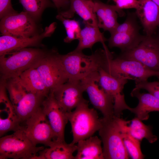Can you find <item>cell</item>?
<instances>
[{
  "label": "cell",
  "mask_w": 159,
  "mask_h": 159,
  "mask_svg": "<svg viewBox=\"0 0 159 159\" xmlns=\"http://www.w3.org/2000/svg\"><path fill=\"white\" fill-rule=\"evenodd\" d=\"M113 57L108 49H99L91 55L74 50L64 55L60 54L61 63L69 80H80L93 72L98 71L105 61Z\"/></svg>",
  "instance_id": "obj_1"
},
{
  "label": "cell",
  "mask_w": 159,
  "mask_h": 159,
  "mask_svg": "<svg viewBox=\"0 0 159 159\" xmlns=\"http://www.w3.org/2000/svg\"><path fill=\"white\" fill-rule=\"evenodd\" d=\"M126 120L115 115L102 118L99 135L103 143V152L105 159H127L129 155L123 142Z\"/></svg>",
  "instance_id": "obj_2"
},
{
  "label": "cell",
  "mask_w": 159,
  "mask_h": 159,
  "mask_svg": "<svg viewBox=\"0 0 159 159\" xmlns=\"http://www.w3.org/2000/svg\"><path fill=\"white\" fill-rule=\"evenodd\" d=\"M47 53L41 49L28 47L0 56L2 79L18 77L26 70L35 68Z\"/></svg>",
  "instance_id": "obj_3"
},
{
  "label": "cell",
  "mask_w": 159,
  "mask_h": 159,
  "mask_svg": "<svg viewBox=\"0 0 159 159\" xmlns=\"http://www.w3.org/2000/svg\"><path fill=\"white\" fill-rule=\"evenodd\" d=\"M67 115L71 125L73 136L71 143L73 144L92 136L102 126V119L94 108L89 107L88 101L85 99Z\"/></svg>",
  "instance_id": "obj_4"
},
{
  "label": "cell",
  "mask_w": 159,
  "mask_h": 159,
  "mask_svg": "<svg viewBox=\"0 0 159 159\" xmlns=\"http://www.w3.org/2000/svg\"><path fill=\"white\" fill-rule=\"evenodd\" d=\"M44 146H37L20 129L0 139V159H34Z\"/></svg>",
  "instance_id": "obj_5"
},
{
  "label": "cell",
  "mask_w": 159,
  "mask_h": 159,
  "mask_svg": "<svg viewBox=\"0 0 159 159\" xmlns=\"http://www.w3.org/2000/svg\"><path fill=\"white\" fill-rule=\"evenodd\" d=\"M102 68L113 76H124L135 82L147 80L153 76L159 77V72L151 70L136 60L120 57L108 58Z\"/></svg>",
  "instance_id": "obj_6"
},
{
  "label": "cell",
  "mask_w": 159,
  "mask_h": 159,
  "mask_svg": "<svg viewBox=\"0 0 159 159\" xmlns=\"http://www.w3.org/2000/svg\"><path fill=\"white\" fill-rule=\"evenodd\" d=\"M100 78L99 73L98 71H96L89 74L80 81L94 107L101 112L103 118L111 117L114 115V100L102 87Z\"/></svg>",
  "instance_id": "obj_7"
},
{
  "label": "cell",
  "mask_w": 159,
  "mask_h": 159,
  "mask_svg": "<svg viewBox=\"0 0 159 159\" xmlns=\"http://www.w3.org/2000/svg\"><path fill=\"white\" fill-rule=\"evenodd\" d=\"M36 21L27 12L15 11L1 19L2 35L18 38L30 37L38 34Z\"/></svg>",
  "instance_id": "obj_8"
},
{
  "label": "cell",
  "mask_w": 159,
  "mask_h": 159,
  "mask_svg": "<svg viewBox=\"0 0 159 159\" xmlns=\"http://www.w3.org/2000/svg\"><path fill=\"white\" fill-rule=\"evenodd\" d=\"M34 68L50 92L68 80L61 63L60 54L55 51L47 53Z\"/></svg>",
  "instance_id": "obj_9"
},
{
  "label": "cell",
  "mask_w": 159,
  "mask_h": 159,
  "mask_svg": "<svg viewBox=\"0 0 159 159\" xmlns=\"http://www.w3.org/2000/svg\"><path fill=\"white\" fill-rule=\"evenodd\" d=\"M22 130L35 145L49 147L55 140L54 135L42 107L23 124Z\"/></svg>",
  "instance_id": "obj_10"
},
{
  "label": "cell",
  "mask_w": 159,
  "mask_h": 159,
  "mask_svg": "<svg viewBox=\"0 0 159 159\" xmlns=\"http://www.w3.org/2000/svg\"><path fill=\"white\" fill-rule=\"evenodd\" d=\"M120 57L136 60L151 70L159 72V41L146 35L138 46L123 52Z\"/></svg>",
  "instance_id": "obj_11"
},
{
  "label": "cell",
  "mask_w": 159,
  "mask_h": 159,
  "mask_svg": "<svg viewBox=\"0 0 159 159\" xmlns=\"http://www.w3.org/2000/svg\"><path fill=\"white\" fill-rule=\"evenodd\" d=\"M100 81L103 89L112 98L114 101V114L120 117L125 110L130 111L131 107L126 103L123 90L129 78L124 76L115 77L106 72L102 68L98 70Z\"/></svg>",
  "instance_id": "obj_12"
},
{
  "label": "cell",
  "mask_w": 159,
  "mask_h": 159,
  "mask_svg": "<svg viewBox=\"0 0 159 159\" xmlns=\"http://www.w3.org/2000/svg\"><path fill=\"white\" fill-rule=\"evenodd\" d=\"M42 107L54 132V141H65V129L69 121L67 113L57 102L52 91L45 98Z\"/></svg>",
  "instance_id": "obj_13"
},
{
  "label": "cell",
  "mask_w": 159,
  "mask_h": 159,
  "mask_svg": "<svg viewBox=\"0 0 159 159\" xmlns=\"http://www.w3.org/2000/svg\"><path fill=\"white\" fill-rule=\"evenodd\" d=\"M57 102L66 113L75 108L84 99L85 92L80 80H69L59 86L53 90Z\"/></svg>",
  "instance_id": "obj_14"
},
{
  "label": "cell",
  "mask_w": 159,
  "mask_h": 159,
  "mask_svg": "<svg viewBox=\"0 0 159 159\" xmlns=\"http://www.w3.org/2000/svg\"><path fill=\"white\" fill-rule=\"evenodd\" d=\"M56 28V23L54 22L46 27L41 34L26 38L2 35L0 37V56L21 49L39 46L44 38L51 36Z\"/></svg>",
  "instance_id": "obj_15"
},
{
  "label": "cell",
  "mask_w": 159,
  "mask_h": 159,
  "mask_svg": "<svg viewBox=\"0 0 159 159\" xmlns=\"http://www.w3.org/2000/svg\"><path fill=\"white\" fill-rule=\"evenodd\" d=\"M139 6L136 9L147 35H151L158 25L159 7L152 0H138Z\"/></svg>",
  "instance_id": "obj_16"
},
{
  "label": "cell",
  "mask_w": 159,
  "mask_h": 159,
  "mask_svg": "<svg viewBox=\"0 0 159 159\" xmlns=\"http://www.w3.org/2000/svg\"><path fill=\"white\" fill-rule=\"evenodd\" d=\"M140 90L135 88L131 93V96L137 98L139 102L136 107L131 108L130 111L141 120H145L149 118L150 112H159V99L149 93H140Z\"/></svg>",
  "instance_id": "obj_17"
},
{
  "label": "cell",
  "mask_w": 159,
  "mask_h": 159,
  "mask_svg": "<svg viewBox=\"0 0 159 159\" xmlns=\"http://www.w3.org/2000/svg\"><path fill=\"white\" fill-rule=\"evenodd\" d=\"M69 0V9L60 13L64 17L67 19L71 18L76 13L83 19L85 23H89L98 26L97 18L94 11V1Z\"/></svg>",
  "instance_id": "obj_18"
},
{
  "label": "cell",
  "mask_w": 159,
  "mask_h": 159,
  "mask_svg": "<svg viewBox=\"0 0 159 159\" xmlns=\"http://www.w3.org/2000/svg\"><path fill=\"white\" fill-rule=\"evenodd\" d=\"M94 11L99 28L112 33L119 25L117 21V11L115 5H111L95 0Z\"/></svg>",
  "instance_id": "obj_19"
},
{
  "label": "cell",
  "mask_w": 159,
  "mask_h": 159,
  "mask_svg": "<svg viewBox=\"0 0 159 159\" xmlns=\"http://www.w3.org/2000/svg\"><path fill=\"white\" fill-rule=\"evenodd\" d=\"M46 97L42 94L27 92L16 105L13 106L22 126L42 106Z\"/></svg>",
  "instance_id": "obj_20"
},
{
  "label": "cell",
  "mask_w": 159,
  "mask_h": 159,
  "mask_svg": "<svg viewBox=\"0 0 159 159\" xmlns=\"http://www.w3.org/2000/svg\"><path fill=\"white\" fill-rule=\"evenodd\" d=\"M77 149L75 144L55 140L48 148L39 151L34 159H74L73 153Z\"/></svg>",
  "instance_id": "obj_21"
},
{
  "label": "cell",
  "mask_w": 159,
  "mask_h": 159,
  "mask_svg": "<svg viewBox=\"0 0 159 159\" xmlns=\"http://www.w3.org/2000/svg\"><path fill=\"white\" fill-rule=\"evenodd\" d=\"M102 141L97 136H92L78 142L74 159H104Z\"/></svg>",
  "instance_id": "obj_22"
},
{
  "label": "cell",
  "mask_w": 159,
  "mask_h": 159,
  "mask_svg": "<svg viewBox=\"0 0 159 159\" xmlns=\"http://www.w3.org/2000/svg\"><path fill=\"white\" fill-rule=\"evenodd\" d=\"M18 77L19 81L27 92L39 94L47 97L50 92L35 68H30Z\"/></svg>",
  "instance_id": "obj_23"
},
{
  "label": "cell",
  "mask_w": 159,
  "mask_h": 159,
  "mask_svg": "<svg viewBox=\"0 0 159 159\" xmlns=\"http://www.w3.org/2000/svg\"><path fill=\"white\" fill-rule=\"evenodd\" d=\"M85 26L81 29L79 43L75 50L80 51L85 49H91L96 43L100 42L103 45L104 49L107 48L105 42L107 40L103 33L100 32L98 26L89 23H85Z\"/></svg>",
  "instance_id": "obj_24"
},
{
  "label": "cell",
  "mask_w": 159,
  "mask_h": 159,
  "mask_svg": "<svg viewBox=\"0 0 159 159\" xmlns=\"http://www.w3.org/2000/svg\"><path fill=\"white\" fill-rule=\"evenodd\" d=\"M144 36L138 32H113L108 40L110 47L120 48L123 52L130 51L136 47Z\"/></svg>",
  "instance_id": "obj_25"
},
{
  "label": "cell",
  "mask_w": 159,
  "mask_h": 159,
  "mask_svg": "<svg viewBox=\"0 0 159 159\" xmlns=\"http://www.w3.org/2000/svg\"><path fill=\"white\" fill-rule=\"evenodd\" d=\"M0 109V136L10 131H16L22 128V124L17 116L12 103L4 105Z\"/></svg>",
  "instance_id": "obj_26"
},
{
  "label": "cell",
  "mask_w": 159,
  "mask_h": 159,
  "mask_svg": "<svg viewBox=\"0 0 159 159\" xmlns=\"http://www.w3.org/2000/svg\"><path fill=\"white\" fill-rule=\"evenodd\" d=\"M127 129L132 136L140 141L145 138L150 143H153L158 140L157 137L152 132L151 126L145 124L136 117L128 121Z\"/></svg>",
  "instance_id": "obj_27"
},
{
  "label": "cell",
  "mask_w": 159,
  "mask_h": 159,
  "mask_svg": "<svg viewBox=\"0 0 159 159\" xmlns=\"http://www.w3.org/2000/svg\"><path fill=\"white\" fill-rule=\"evenodd\" d=\"M24 11L36 21L41 17L44 10L50 7L52 4L49 0H19Z\"/></svg>",
  "instance_id": "obj_28"
},
{
  "label": "cell",
  "mask_w": 159,
  "mask_h": 159,
  "mask_svg": "<svg viewBox=\"0 0 159 159\" xmlns=\"http://www.w3.org/2000/svg\"><path fill=\"white\" fill-rule=\"evenodd\" d=\"M4 80L5 87L9 92L11 102L14 106L27 92L20 82L18 77H12Z\"/></svg>",
  "instance_id": "obj_29"
},
{
  "label": "cell",
  "mask_w": 159,
  "mask_h": 159,
  "mask_svg": "<svg viewBox=\"0 0 159 159\" xmlns=\"http://www.w3.org/2000/svg\"><path fill=\"white\" fill-rule=\"evenodd\" d=\"M56 18L63 24L66 31L67 36L64 39L66 43L78 39L81 30L79 22L74 19H70L64 17L60 13Z\"/></svg>",
  "instance_id": "obj_30"
},
{
  "label": "cell",
  "mask_w": 159,
  "mask_h": 159,
  "mask_svg": "<svg viewBox=\"0 0 159 159\" xmlns=\"http://www.w3.org/2000/svg\"><path fill=\"white\" fill-rule=\"evenodd\" d=\"M123 142L126 150L131 158L133 159H144L145 155L140 148L141 141L132 136L124 129Z\"/></svg>",
  "instance_id": "obj_31"
},
{
  "label": "cell",
  "mask_w": 159,
  "mask_h": 159,
  "mask_svg": "<svg viewBox=\"0 0 159 159\" xmlns=\"http://www.w3.org/2000/svg\"><path fill=\"white\" fill-rule=\"evenodd\" d=\"M135 88L144 89L159 99V82H148L147 80L136 82Z\"/></svg>",
  "instance_id": "obj_32"
},
{
  "label": "cell",
  "mask_w": 159,
  "mask_h": 159,
  "mask_svg": "<svg viewBox=\"0 0 159 159\" xmlns=\"http://www.w3.org/2000/svg\"><path fill=\"white\" fill-rule=\"evenodd\" d=\"M115 5L117 12L120 13L123 9L134 8L137 9L139 6L138 0H115Z\"/></svg>",
  "instance_id": "obj_33"
},
{
  "label": "cell",
  "mask_w": 159,
  "mask_h": 159,
  "mask_svg": "<svg viewBox=\"0 0 159 159\" xmlns=\"http://www.w3.org/2000/svg\"><path fill=\"white\" fill-rule=\"evenodd\" d=\"M136 32L138 31L135 25L131 20L129 19L126 20L122 24H119L111 33L113 32Z\"/></svg>",
  "instance_id": "obj_34"
},
{
  "label": "cell",
  "mask_w": 159,
  "mask_h": 159,
  "mask_svg": "<svg viewBox=\"0 0 159 159\" xmlns=\"http://www.w3.org/2000/svg\"><path fill=\"white\" fill-rule=\"evenodd\" d=\"M16 11L13 8L11 0H0V18Z\"/></svg>",
  "instance_id": "obj_35"
},
{
  "label": "cell",
  "mask_w": 159,
  "mask_h": 159,
  "mask_svg": "<svg viewBox=\"0 0 159 159\" xmlns=\"http://www.w3.org/2000/svg\"><path fill=\"white\" fill-rule=\"evenodd\" d=\"M54 5L58 9L66 6L68 3L69 0H52Z\"/></svg>",
  "instance_id": "obj_36"
},
{
  "label": "cell",
  "mask_w": 159,
  "mask_h": 159,
  "mask_svg": "<svg viewBox=\"0 0 159 159\" xmlns=\"http://www.w3.org/2000/svg\"><path fill=\"white\" fill-rule=\"evenodd\" d=\"M159 7V0H152Z\"/></svg>",
  "instance_id": "obj_37"
},
{
  "label": "cell",
  "mask_w": 159,
  "mask_h": 159,
  "mask_svg": "<svg viewBox=\"0 0 159 159\" xmlns=\"http://www.w3.org/2000/svg\"><path fill=\"white\" fill-rule=\"evenodd\" d=\"M158 25H159V23H158Z\"/></svg>",
  "instance_id": "obj_38"
},
{
  "label": "cell",
  "mask_w": 159,
  "mask_h": 159,
  "mask_svg": "<svg viewBox=\"0 0 159 159\" xmlns=\"http://www.w3.org/2000/svg\"><path fill=\"white\" fill-rule=\"evenodd\" d=\"M112 0L114 1L115 0Z\"/></svg>",
  "instance_id": "obj_39"
}]
</instances>
